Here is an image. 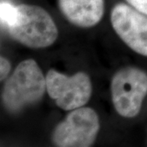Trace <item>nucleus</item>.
Instances as JSON below:
<instances>
[{
    "label": "nucleus",
    "instance_id": "1",
    "mask_svg": "<svg viewBox=\"0 0 147 147\" xmlns=\"http://www.w3.org/2000/svg\"><path fill=\"white\" fill-rule=\"evenodd\" d=\"M46 90V77L41 69L34 60L27 59L21 61L6 80L3 102L8 111L16 113L39 101Z\"/></svg>",
    "mask_w": 147,
    "mask_h": 147
},
{
    "label": "nucleus",
    "instance_id": "2",
    "mask_svg": "<svg viewBox=\"0 0 147 147\" xmlns=\"http://www.w3.org/2000/svg\"><path fill=\"white\" fill-rule=\"evenodd\" d=\"M16 8V21L8 27L13 39L31 48H43L55 42L58 37L57 27L47 11L30 4H20Z\"/></svg>",
    "mask_w": 147,
    "mask_h": 147
},
{
    "label": "nucleus",
    "instance_id": "3",
    "mask_svg": "<svg viewBox=\"0 0 147 147\" xmlns=\"http://www.w3.org/2000/svg\"><path fill=\"white\" fill-rule=\"evenodd\" d=\"M146 95L147 74L140 69L123 68L112 79V101L118 114L124 118L138 115Z\"/></svg>",
    "mask_w": 147,
    "mask_h": 147
},
{
    "label": "nucleus",
    "instance_id": "4",
    "mask_svg": "<svg viewBox=\"0 0 147 147\" xmlns=\"http://www.w3.org/2000/svg\"><path fill=\"white\" fill-rule=\"evenodd\" d=\"M100 129L96 112L89 107L71 110L55 127L53 143L60 147H88L96 141Z\"/></svg>",
    "mask_w": 147,
    "mask_h": 147
},
{
    "label": "nucleus",
    "instance_id": "5",
    "mask_svg": "<svg viewBox=\"0 0 147 147\" xmlns=\"http://www.w3.org/2000/svg\"><path fill=\"white\" fill-rule=\"evenodd\" d=\"M47 92L64 110H73L83 107L90 100L92 84L89 76L79 71L67 76L56 69H49L46 75Z\"/></svg>",
    "mask_w": 147,
    "mask_h": 147
},
{
    "label": "nucleus",
    "instance_id": "6",
    "mask_svg": "<svg viewBox=\"0 0 147 147\" xmlns=\"http://www.w3.org/2000/svg\"><path fill=\"white\" fill-rule=\"evenodd\" d=\"M147 15L134 7L118 3L111 11L113 29L128 47L147 57Z\"/></svg>",
    "mask_w": 147,
    "mask_h": 147
},
{
    "label": "nucleus",
    "instance_id": "7",
    "mask_svg": "<svg viewBox=\"0 0 147 147\" xmlns=\"http://www.w3.org/2000/svg\"><path fill=\"white\" fill-rule=\"evenodd\" d=\"M64 16L74 26L84 28L98 24L104 14V0H59Z\"/></svg>",
    "mask_w": 147,
    "mask_h": 147
},
{
    "label": "nucleus",
    "instance_id": "8",
    "mask_svg": "<svg viewBox=\"0 0 147 147\" xmlns=\"http://www.w3.org/2000/svg\"><path fill=\"white\" fill-rule=\"evenodd\" d=\"M17 8L16 7L7 2H1L0 4V18L2 24L6 26H11L16 20Z\"/></svg>",
    "mask_w": 147,
    "mask_h": 147
},
{
    "label": "nucleus",
    "instance_id": "9",
    "mask_svg": "<svg viewBox=\"0 0 147 147\" xmlns=\"http://www.w3.org/2000/svg\"><path fill=\"white\" fill-rule=\"evenodd\" d=\"M11 70V64L7 58L1 57L0 58V80L3 81L7 79Z\"/></svg>",
    "mask_w": 147,
    "mask_h": 147
},
{
    "label": "nucleus",
    "instance_id": "10",
    "mask_svg": "<svg viewBox=\"0 0 147 147\" xmlns=\"http://www.w3.org/2000/svg\"><path fill=\"white\" fill-rule=\"evenodd\" d=\"M126 1L132 7L147 15V0H126Z\"/></svg>",
    "mask_w": 147,
    "mask_h": 147
}]
</instances>
